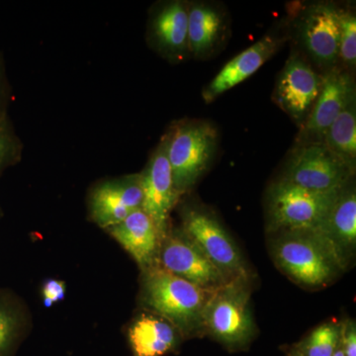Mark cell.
I'll return each mask as SVG.
<instances>
[{
  "label": "cell",
  "mask_w": 356,
  "mask_h": 356,
  "mask_svg": "<svg viewBox=\"0 0 356 356\" xmlns=\"http://www.w3.org/2000/svg\"><path fill=\"white\" fill-rule=\"evenodd\" d=\"M24 145L8 114L0 117V175L20 163Z\"/></svg>",
  "instance_id": "obj_23"
},
{
  "label": "cell",
  "mask_w": 356,
  "mask_h": 356,
  "mask_svg": "<svg viewBox=\"0 0 356 356\" xmlns=\"http://www.w3.org/2000/svg\"><path fill=\"white\" fill-rule=\"evenodd\" d=\"M140 175L143 191L142 210L153 220L163 238L170 229V214L180 199L173 185L165 134L152 152L146 166Z\"/></svg>",
  "instance_id": "obj_13"
},
{
  "label": "cell",
  "mask_w": 356,
  "mask_h": 356,
  "mask_svg": "<svg viewBox=\"0 0 356 356\" xmlns=\"http://www.w3.org/2000/svg\"><path fill=\"white\" fill-rule=\"evenodd\" d=\"M275 266L296 284L309 289L327 286L344 273L324 236L315 229H290L269 234Z\"/></svg>",
  "instance_id": "obj_1"
},
{
  "label": "cell",
  "mask_w": 356,
  "mask_h": 356,
  "mask_svg": "<svg viewBox=\"0 0 356 356\" xmlns=\"http://www.w3.org/2000/svg\"><path fill=\"white\" fill-rule=\"evenodd\" d=\"M287 356H302V355H300L299 353H297V351L295 350L294 348H292V350L290 351L289 355H288Z\"/></svg>",
  "instance_id": "obj_29"
},
{
  "label": "cell",
  "mask_w": 356,
  "mask_h": 356,
  "mask_svg": "<svg viewBox=\"0 0 356 356\" xmlns=\"http://www.w3.org/2000/svg\"><path fill=\"white\" fill-rule=\"evenodd\" d=\"M2 216V210H1V208H0V218H1Z\"/></svg>",
  "instance_id": "obj_30"
},
{
  "label": "cell",
  "mask_w": 356,
  "mask_h": 356,
  "mask_svg": "<svg viewBox=\"0 0 356 356\" xmlns=\"http://www.w3.org/2000/svg\"><path fill=\"white\" fill-rule=\"evenodd\" d=\"M341 9L329 2L306 7L296 24L299 44L322 74L337 67L339 62Z\"/></svg>",
  "instance_id": "obj_8"
},
{
  "label": "cell",
  "mask_w": 356,
  "mask_h": 356,
  "mask_svg": "<svg viewBox=\"0 0 356 356\" xmlns=\"http://www.w3.org/2000/svg\"><path fill=\"white\" fill-rule=\"evenodd\" d=\"M142 202L140 172L105 178L89 189L88 218L100 228L107 229L142 209Z\"/></svg>",
  "instance_id": "obj_12"
},
{
  "label": "cell",
  "mask_w": 356,
  "mask_h": 356,
  "mask_svg": "<svg viewBox=\"0 0 356 356\" xmlns=\"http://www.w3.org/2000/svg\"><path fill=\"white\" fill-rule=\"evenodd\" d=\"M323 76L320 95L305 124L299 130L296 145L323 144L327 131L356 95L353 74L341 65L324 72Z\"/></svg>",
  "instance_id": "obj_14"
},
{
  "label": "cell",
  "mask_w": 356,
  "mask_h": 356,
  "mask_svg": "<svg viewBox=\"0 0 356 356\" xmlns=\"http://www.w3.org/2000/svg\"><path fill=\"white\" fill-rule=\"evenodd\" d=\"M128 339L134 355L163 356L177 350L184 337L168 321L149 312L133 321Z\"/></svg>",
  "instance_id": "obj_19"
},
{
  "label": "cell",
  "mask_w": 356,
  "mask_h": 356,
  "mask_svg": "<svg viewBox=\"0 0 356 356\" xmlns=\"http://www.w3.org/2000/svg\"><path fill=\"white\" fill-rule=\"evenodd\" d=\"M65 297V281L48 280L42 286V298L44 306L51 307L54 304L62 301Z\"/></svg>",
  "instance_id": "obj_25"
},
{
  "label": "cell",
  "mask_w": 356,
  "mask_h": 356,
  "mask_svg": "<svg viewBox=\"0 0 356 356\" xmlns=\"http://www.w3.org/2000/svg\"><path fill=\"white\" fill-rule=\"evenodd\" d=\"M140 301L165 318L182 337L203 334V312L212 290L204 289L159 266L142 271Z\"/></svg>",
  "instance_id": "obj_2"
},
{
  "label": "cell",
  "mask_w": 356,
  "mask_h": 356,
  "mask_svg": "<svg viewBox=\"0 0 356 356\" xmlns=\"http://www.w3.org/2000/svg\"><path fill=\"white\" fill-rule=\"evenodd\" d=\"M323 74L314 70L300 53L292 51L274 88L273 100L291 120L303 127L320 95Z\"/></svg>",
  "instance_id": "obj_9"
},
{
  "label": "cell",
  "mask_w": 356,
  "mask_h": 356,
  "mask_svg": "<svg viewBox=\"0 0 356 356\" xmlns=\"http://www.w3.org/2000/svg\"><path fill=\"white\" fill-rule=\"evenodd\" d=\"M181 231L229 280H250V271L240 248L210 211L184 206L180 213Z\"/></svg>",
  "instance_id": "obj_6"
},
{
  "label": "cell",
  "mask_w": 356,
  "mask_h": 356,
  "mask_svg": "<svg viewBox=\"0 0 356 356\" xmlns=\"http://www.w3.org/2000/svg\"><path fill=\"white\" fill-rule=\"evenodd\" d=\"M341 189L329 192L309 191L280 178L267 192V232L273 234L290 229L317 231Z\"/></svg>",
  "instance_id": "obj_5"
},
{
  "label": "cell",
  "mask_w": 356,
  "mask_h": 356,
  "mask_svg": "<svg viewBox=\"0 0 356 356\" xmlns=\"http://www.w3.org/2000/svg\"><path fill=\"white\" fill-rule=\"evenodd\" d=\"M341 348L346 356H356V325L355 321L341 322Z\"/></svg>",
  "instance_id": "obj_27"
},
{
  "label": "cell",
  "mask_w": 356,
  "mask_h": 356,
  "mask_svg": "<svg viewBox=\"0 0 356 356\" xmlns=\"http://www.w3.org/2000/svg\"><path fill=\"white\" fill-rule=\"evenodd\" d=\"M339 62L341 67L353 74L356 65V17L353 10L341 9Z\"/></svg>",
  "instance_id": "obj_24"
},
{
  "label": "cell",
  "mask_w": 356,
  "mask_h": 356,
  "mask_svg": "<svg viewBox=\"0 0 356 356\" xmlns=\"http://www.w3.org/2000/svg\"><path fill=\"white\" fill-rule=\"evenodd\" d=\"M173 185L179 197L191 191L216 156L219 133L209 121L182 119L165 133Z\"/></svg>",
  "instance_id": "obj_3"
},
{
  "label": "cell",
  "mask_w": 356,
  "mask_h": 356,
  "mask_svg": "<svg viewBox=\"0 0 356 356\" xmlns=\"http://www.w3.org/2000/svg\"><path fill=\"white\" fill-rule=\"evenodd\" d=\"M355 172L324 144H302L293 147L283 179L309 191H339L355 177Z\"/></svg>",
  "instance_id": "obj_7"
},
{
  "label": "cell",
  "mask_w": 356,
  "mask_h": 356,
  "mask_svg": "<svg viewBox=\"0 0 356 356\" xmlns=\"http://www.w3.org/2000/svg\"><path fill=\"white\" fill-rule=\"evenodd\" d=\"M30 322L24 303L10 290L0 289V356H15Z\"/></svg>",
  "instance_id": "obj_20"
},
{
  "label": "cell",
  "mask_w": 356,
  "mask_h": 356,
  "mask_svg": "<svg viewBox=\"0 0 356 356\" xmlns=\"http://www.w3.org/2000/svg\"><path fill=\"white\" fill-rule=\"evenodd\" d=\"M158 266L204 289H217L231 280L180 228L168 229L161 240Z\"/></svg>",
  "instance_id": "obj_10"
},
{
  "label": "cell",
  "mask_w": 356,
  "mask_h": 356,
  "mask_svg": "<svg viewBox=\"0 0 356 356\" xmlns=\"http://www.w3.org/2000/svg\"><path fill=\"white\" fill-rule=\"evenodd\" d=\"M323 144L355 172L356 95L351 98L327 131Z\"/></svg>",
  "instance_id": "obj_21"
},
{
  "label": "cell",
  "mask_w": 356,
  "mask_h": 356,
  "mask_svg": "<svg viewBox=\"0 0 356 356\" xmlns=\"http://www.w3.org/2000/svg\"><path fill=\"white\" fill-rule=\"evenodd\" d=\"M317 232L324 236L346 270L356 252V191L353 180L339 191Z\"/></svg>",
  "instance_id": "obj_16"
},
{
  "label": "cell",
  "mask_w": 356,
  "mask_h": 356,
  "mask_svg": "<svg viewBox=\"0 0 356 356\" xmlns=\"http://www.w3.org/2000/svg\"><path fill=\"white\" fill-rule=\"evenodd\" d=\"M284 42L285 39L276 35H266L247 50L232 58L203 89L204 102H214L222 93L252 76L275 55Z\"/></svg>",
  "instance_id": "obj_15"
},
{
  "label": "cell",
  "mask_w": 356,
  "mask_h": 356,
  "mask_svg": "<svg viewBox=\"0 0 356 356\" xmlns=\"http://www.w3.org/2000/svg\"><path fill=\"white\" fill-rule=\"evenodd\" d=\"M188 1L165 0L152 6L147 23L149 48L170 64L191 57L188 48Z\"/></svg>",
  "instance_id": "obj_11"
},
{
  "label": "cell",
  "mask_w": 356,
  "mask_h": 356,
  "mask_svg": "<svg viewBox=\"0 0 356 356\" xmlns=\"http://www.w3.org/2000/svg\"><path fill=\"white\" fill-rule=\"evenodd\" d=\"M105 231L133 257L140 270L158 266L163 236L153 220L142 209Z\"/></svg>",
  "instance_id": "obj_17"
},
{
  "label": "cell",
  "mask_w": 356,
  "mask_h": 356,
  "mask_svg": "<svg viewBox=\"0 0 356 356\" xmlns=\"http://www.w3.org/2000/svg\"><path fill=\"white\" fill-rule=\"evenodd\" d=\"M226 13L210 2L188 3V48L191 57L202 60L215 53L226 38Z\"/></svg>",
  "instance_id": "obj_18"
},
{
  "label": "cell",
  "mask_w": 356,
  "mask_h": 356,
  "mask_svg": "<svg viewBox=\"0 0 356 356\" xmlns=\"http://www.w3.org/2000/svg\"><path fill=\"white\" fill-rule=\"evenodd\" d=\"M332 356H346L344 355L343 350H341V344H339V348H337L336 353Z\"/></svg>",
  "instance_id": "obj_28"
},
{
  "label": "cell",
  "mask_w": 356,
  "mask_h": 356,
  "mask_svg": "<svg viewBox=\"0 0 356 356\" xmlns=\"http://www.w3.org/2000/svg\"><path fill=\"white\" fill-rule=\"evenodd\" d=\"M203 334L229 350L248 348L257 336L250 280L236 278L212 290L203 312Z\"/></svg>",
  "instance_id": "obj_4"
},
{
  "label": "cell",
  "mask_w": 356,
  "mask_h": 356,
  "mask_svg": "<svg viewBox=\"0 0 356 356\" xmlns=\"http://www.w3.org/2000/svg\"><path fill=\"white\" fill-rule=\"evenodd\" d=\"M11 99H13V90L7 76L3 55L0 51V117L8 114Z\"/></svg>",
  "instance_id": "obj_26"
},
{
  "label": "cell",
  "mask_w": 356,
  "mask_h": 356,
  "mask_svg": "<svg viewBox=\"0 0 356 356\" xmlns=\"http://www.w3.org/2000/svg\"><path fill=\"white\" fill-rule=\"evenodd\" d=\"M341 323L329 321L318 325L294 346L302 356H332L341 344Z\"/></svg>",
  "instance_id": "obj_22"
}]
</instances>
